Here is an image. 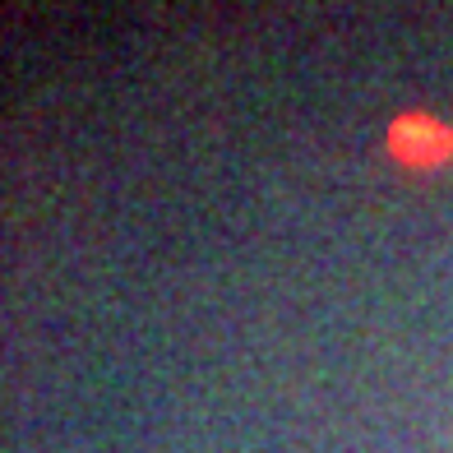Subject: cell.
Instances as JSON below:
<instances>
[{
	"mask_svg": "<svg viewBox=\"0 0 453 453\" xmlns=\"http://www.w3.org/2000/svg\"><path fill=\"white\" fill-rule=\"evenodd\" d=\"M388 143H394V153L407 157V162H421V167H430V162H440L453 139L435 126V120H398L394 134H388Z\"/></svg>",
	"mask_w": 453,
	"mask_h": 453,
	"instance_id": "1",
	"label": "cell"
}]
</instances>
